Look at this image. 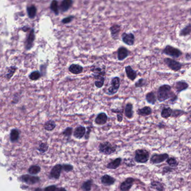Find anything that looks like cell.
<instances>
[{"mask_svg": "<svg viewBox=\"0 0 191 191\" xmlns=\"http://www.w3.org/2000/svg\"><path fill=\"white\" fill-rule=\"evenodd\" d=\"M16 69L14 67H11V68L9 70V73L7 75V77L8 79H10V77H12V76L14 74L15 71Z\"/></svg>", "mask_w": 191, "mask_h": 191, "instance_id": "f6af8a7d", "label": "cell"}, {"mask_svg": "<svg viewBox=\"0 0 191 191\" xmlns=\"http://www.w3.org/2000/svg\"><path fill=\"white\" fill-rule=\"evenodd\" d=\"M191 33V24L186 26L184 28L182 29L180 33V35L181 37H185Z\"/></svg>", "mask_w": 191, "mask_h": 191, "instance_id": "4dcf8cb0", "label": "cell"}, {"mask_svg": "<svg viewBox=\"0 0 191 191\" xmlns=\"http://www.w3.org/2000/svg\"><path fill=\"white\" fill-rule=\"evenodd\" d=\"M152 110L149 107H144L143 108L137 110V114L141 116H147L151 114Z\"/></svg>", "mask_w": 191, "mask_h": 191, "instance_id": "603a6c76", "label": "cell"}, {"mask_svg": "<svg viewBox=\"0 0 191 191\" xmlns=\"http://www.w3.org/2000/svg\"><path fill=\"white\" fill-rule=\"evenodd\" d=\"M86 133V129L85 127L80 126L75 129L74 131V136L77 139H81Z\"/></svg>", "mask_w": 191, "mask_h": 191, "instance_id": "44dd1931", "label": "cell"}, {"mask_svg": "<svg viewBox=\"0 0 191 191\" xmlns=\"http://www.w3.org/2000/svg\"><path fill=\"white\" fill-rule=\"evenodd\" d=\"M149 158V153L144 149H139L135 152V159L137 163H145L148 161Z\"/></svg>", "mask_w": 191, "mask_h": 191, "instance_id": "7a4b0ae2", "label": "cell"}, {"mask_svg": "<svg viewBox=\"0 0 191 191\" xmlns=\"http://www.w3.org/2000/svg\"><path fill=\"white\" fill-rule=\"evenodd\" d=\"M115 181V180L114 178L108 175H105L101 178L102 183L105 185H112L114 183Z\"/></svg>", "mask_w": 191, "mask_h": 191, "instance_id": "7402d4cb", "label": "cell"}, {"mask_svg": "<svg viewBox=\"0 0 191 191\" xmlns=\"http://www.w3.org/2000/svg\"><path fill=\"white\" fill-rule=\"evenodd\" d=\"M117 120L119 122H121L123 120V115L121 114H118L117 115Z\"/></svg>", "mask_w": 191, "mask_h": 191, "instance_id": "c3c4849f", "label": "cell"}, {"mask_svg": "<svg viewBox=\"0 0 191 191\" xmlns=\"http://www.w3.org/2000/svg\"><path fill=\"white\" fill-rule=\"evenodd\" d=\"M164 61L166 63V65L168 66L169 68L174 71H179L182 67V65L180 63L169 58H166Z\"/></svg>", "mask_w": 191, "mask_h": 191, "instance_id": "5b68a950", "label": "cell"}, {"mask_svg": "<svg viewBox=\"0 0 191 191\" xmlns=\"http://www.w3.org/2000/svg\"><path fill=\"white\" fill-rule=\"evenodd\" d=\"M146 100L152 105H154L157 102V98L153 92H150L146 95Z\"/></svg>", "mask_w": 191, "mask_h": 191, "instance_id": "d4e9b609", "label": "cell"}, {"mask_svg": "<svg viewBox=\"0 0 191 191\" xmlns=\"http://www.w3.org/2000/svg\"><path fill=\"white\" fill-rule=\"evenodd\" d=\"M121 162V158H117L114 161H112L111 163H108V165L107 166V168L111 169H115L119 166Z\"/></svg>", "mask_w": 191, "mask_h": 191, "instance_id": "484cf974", "label": "cell"}, {"mask_svg": "<svg viewBox=\"0 0 191 191\" xmlns=\"http://www.w3.org/2000/svg\"><path fill=\"white\" fill-rule=\"evenodd\" d=\"M167 163L171 167H176L178 165V161L174 157H168L167 160Z\"/></svg>", "mask_w": 191, "mask_h": 191, "instance_id": "836d02e7", "label": "cell"}, {"mask_svg": "<svg viewBox=\"0 0 191 191\" xmlns=\"http://www.w3.org/2000/svg\"><path fill=\"white\" fill-rule=\"evenodd\" d=\"M62 169V166L60 164H58V165L54 166L53 168L52 169L51 173H50L51 177L54 179H58L60 177Z\"/></svg>", "mask_w": 191, "mask_h": 191, "instance_id": "7c38bea8", "label": "cell"}, {"mask_svg": "<svg viewBox=\"0 0 191 191\" xmlns=\"http://www.w3.org/2000/svg\"><path fill=\"white\" fill-rule=\"evenodd\" d=\"M120 30H121L120 25L117 24H115L110 28V30L111 31V34L113 39H117Z\"/></svg>", "mask_w": 191, "mask_h": 191, "instance_id": "ac0fdd59", "label": "cell"}, {"mask_svg": "<svg viewBox=\"0 0 191 191\" xmlns=\"http://www.w3.org/2000/svg\"><path fill=\"white\" fill-rule=\"evenodd\" d=\"M35 191H42L41 190V189H40V188H37V189H36Z\"/></svg>", "mask_w": 191, "mask_h": 191, "instance_id": "f907efd6", "label": "cell"}, {"mask_svg": "<svg viewBox=\"0 0 191 191\" xmlns=\"http://www.w3.org/2000/svg\"><path fill=\"white\" fill-rule=\"evenodd\" d=\"M74 17L73 16H68V17H66V18H64L62 20V23L64 24H67L70 23L72 20H73Z\"/></svg>", "mask_w": 191, "mask_h": 191, "instance_id": "ab89813d", "label": "cell"}, {"mask_svg": "<svg viewBox=\"0 0 191 191\" xmlns=\"http://www.w3.org/2000/svg\"><path fill=\"white\" fill-rule=\"evenodd\" d=\"M128 56V51L125 47H120L117 51V58L119 61L125 60Z\"/></svg>", "mask_w": 191, "mask_h": 191, "instance_id": "30bf717a", "label": "cell"}, {"mask_svg": "<svg viewBox=\"0 0 191 191\" xmlns=\"http://www.w3.org/2000/svg\"><path fill=\"white\" fill-rule=\"evenodd\" d=\"M56 126L55 123L53 121H49L46 123L44 125V128L47 131H52L53 130Z\"/></svg>", "mask_w": 191, "mask_h": 191, "instance_id": "1f68e13d", "label": "cell"}, {"mask_svg": "<svg viewBox=\"0 0 191 191\" xmlns=\"http://www.w3.org/2000/svg\"><path fill=\"white\" fill-rule=\"evenodd\" d=\"M120 86V79L119 77H115L112 79L111 86L108 88L109 95H114L117 93Z\"/></svg>", "mask_w": 191, "mask_h": 191, "instance_id": "8992f818", "label": "cell"}, {"mask_svg": "<svg viewBox=\"0 0 191 191\" xmlns=\"http://www.w3.org/2000/svg\"><path fill=\"white\" fill-rule=\"evenodd\" d=\"M29 77L32 80H38L40 77V72L37 71L33 72L32 74L30 75Z\"/></svg>", "mask_w": 191, "mask_h": 191, "instance_id": "74e56055", "label": "cell"}, {"mask_svg": "<svg viewBox=\"0 0 191 191\" xmlns=\"http://www.w3.org/2000/svg\"><path fill=\"white\" fill-rule=\"evenodd\" d=\"M99 150L103 154L110 155L114 152L116 150V147L112 145L110 143L105 142L100 144Z\"/></svg>", "mask_w": 191, "mask_h": 191, "instance_id": "277c9868", "label": "cell"}, {"mask_svg": "<svg viewBox=\"0 0 191 191\" xmlns=\"http://www.w3.org/2000/svg\"><path fill=\"white\" fill-rule=\"evenodd\" d=\"M172 171V168H171V167H166V168H164V169H163V171L165 173H168L169 171Z\"/></svg>", "mask_w": 191, "mask_h": 191, "instance_id": "7dc6e473", "label": "cell"}, {"mask_svg": "<svg viewBox=\"0 0 191 191\" xmlns=\"http://www.w3.org/2000/svg\"><path fill=\"white\" fill-rule=\"evenodd\" d=\"M173 113V110L170 108H164L161 112V116L164 118H168L171 117Z\"/></svg>", "mask_w": 191, "mask_h": 191, "instance_id": "83f0119b", "label": "cell"}, {"mask_svg": "<svg viewBox=\"0 0 191 191\" xmlns=\"http://www.w3.org/2000/svg\"><path fill=\"white\" fill-rule=\"evenodd\" d=\"M37 8L34 5H32V6H28L27 7V12L29 15V17L31 19L34 18L35 16H36L37 14Z\"/></svg>", "mask_w": 191, "mask_h": 191, "instance_id": "4316f807", "label": "cell"}, {"mask_svg": "<svg viewBox=\"0 0 191 191\" xmlns=\"http://www.w3.org/2000/svg\"><path fill=\"white\" fill-rule=\"evenodd\" d=\"M19 136V133L16 130H12L11 134H10V139L12 141H15L18 139Z\"/></svg>", "mask_w": 191, "mask_h": 191, "instance_id": "e575fe53", "label": "cell"}, {"mask_svg": "<svg viewBox=\"0 0 191 191\" xmlns=\"http://www.w3.org/2000/svg\"><path fill=\"white\" fill-rule=\"evenodd\" d=\"M73 1L72 0H64L62 2L59 6L60 11L62 12L67 11L71 7Z\"/></svg>", "mask_w": 191, "mask_h": 191, "instance_id": "5bb4252c", "label": "cell"}, {"mask_svg": "<svg viewBox=\"0 0 191 191\" xmlns=\"http://www.w3.org/2000/svg\"><path fill=\"white\" fill-rule=\"evenodd\" d=\"M48 150V145L46 144V143H41L40 144V146L39 148V150L40 152H46V150Z\"/></svg>", "mask_w": 191, "mask_h": 191, "instance_id": "b9f144b4", "label": "cell"}, {"mask_svg": "<svg viewBox=\"0 0 191 191\" xmlns=\"http://www.w3.org/2000/svg\"><path fill=\"white\" fill-rule=\"evenodd\" d=\"M62 168L64 169L65 171L68 172V171H71L73 170V166L71 165L66 164V165H64V166H62Z\"/></svg>", "mask_w": 191, "mask_h": 191, "instance_id": "ee69618b", "label": "cell"}, {"mask_svg": "<svg viewBox=\"0 0 191 191\" xmlns=\"http://www.w3.org/2000/svg\"><path fill=\"white\" fill-rule=\"evenodd\" d=\"M171 86L169 85H163L160 86L157 93V99L160 102H163L170 98L171 102H174L177 99V97L171 91Z\"/></svg>", "mask_w": 191, "mask_h": 191, "instance_id": "6da1fadb", "label": "cell"}, {"mask_svg": "<svg viewBox=\"0 0 191 191\" xmlns=\"http://www.w3.org/2000/svg\"><path fill=\"white\" fill-rule=\"evenodd\" d=\"M125 114L126 117L129 119L131 118L133 116V106L131 103H128L126 105Z\"/></svg>", "mask_w": 191, "mask_h": 191, "instance_id": "cb8c5ba5", "label": "cell"}, {"mask_svg": "<svg viewBox=\"0 0 191 191\" xmlns=\"http://www.w3.org/2000/svg\"><path fill=\"white\" fill-rule=\"evenodd\" d=\"M152 188L157 189V191H163L164 189V185L162 183L158 182V181H152L151 183Z\"/></svg>", "mask_w": 191, "mask_h": 191, "instance_id": "f546056e", "label": "cell"}, {"mask_svg": "<svg viewBox=\"0 0 191 191\" xmlns=\"http://www.w3.org/2000/svg\"><path fill=\"white\" fill-rule=\"evenodd\" d=\"M96 81L94 83L95 86L98 88H101L104 85L105 77L101 76L96 78Z\"/></svg>", "mask_w": 191, "mask_h": 191, "instance_id": "d6a6232c", "label": "cell"}, {"mask_svg": "<svg viewBox=\"0 0 191 191\" xmlns=\"http://www.w3.org/2000/svg\"><path fill=\"white\" fill-rule=\"evenodd\" d=\"M146 84L145 80H144V79H140L139 80L137 81V82H136L135 84V86L136 88H141L143 87L144 86H145Z\"/></svg>", "mask_w": 191, "mask_h": 191, "instance_id": "f35d334b", "label": "cell"}, {"mask_svg": "<svg viewBox=\"0 0 191 191\" xmlns=\"http://www.w3.org/2000/svg\"><path fill=\"white\" fill-rule=\"evenodd\" d=\"M92 71L93 73V76H94L95 79L97 77H101V76L104 77L105 75V67H103V68H101L99 67H94L92 69Z\"/></svg>", "mask_w": 191, "mask_h": 191, "instance_id": "4fadbf2b", "label": "cell"}, {"mask_svg": "<svg viewBox=\"0 0 191 191\" xmlns=\"http://www.w3.org/2000/svg\"><path fill=\"white\" fill-rule=\"evenodd\" d=\"M73 129L71 127H68L64 130L63 132V134H64L66 136H70L72 134Z\"/></svg>", "mask_w": 191, "mask_h": 191, "instance_id": "7bdbcfd3", "label": "cell"}, {"mask_svg": "<svg viewBox=\"0 0 191 191\" xmlns=\"http://www.w3.org/2000/svg\"><path fill=\"white\" fill-rule=\"evenodd\" d=\"M184 111L180 110H174V111H173V113L171 116L173 117H179L180 115L183 114Z\"/></svg>", "mask_w": 191, "mask_h": 191, "instance_id": "60d3db41", "label": "cell"}, {"mask_svg": "<svg viewBox=\"0 0 191 191\" xmlns=\"http://www.w3.org/2000/svg\"><path fill=\"white\" fill-rule=\"evenodd\" d=\"M58 191H66V189L64 188H60Z\"/></svg>", "mask_w": 191, "mask_h": 191, "instance_id": "681fc988", "label": "cell"}, {"mask_svg": "<svg viewBox=\"0 0 191 191\" xmlns=\"http://www.w3.org/2000/svg\"><path fill=\"white\" fill-rule=\"evenodd\" d=\"M40 171V168L39 166H32L29 169V173L32 174H37Z\"/></svg>", "mask_w": 191, "mask_h": 191, "instance_id": "8d00e7d4", "label": "cell"}, {"mask_svg": "<svg viewBox=\"0 0 191 191\" xmlns=\"http://www.w3.org/2000/svg\"><path fill=\"white\" fill-rule=\"evenodd\" d=\"M107 121V116L105 113H101L97 116L95 123L97 125H104Z\"/></svg>", "mask_w": 191, "mask_h": 191, "instance_id": "ffe728a7", "label": "cell"}, {"mask_svg": "<svg viewBox=\"0 0 191 191\" xmlns=\"http://www.w3.org/2000/svg\"><path fill=\"white\" fill-rule=\"evenodd\" d=\"M83 67L77 64H72L69 67V71L73 74H80L83 72Z\"/></svg>", "mask_w": 191, "mask_h": 191, "instance_id": "2e32d148", "label": "cell"}, {"mask_svg": "<svg viewBox=\"0 0 191 191\" xmlns=\"http://www.w3.org/2000/svg\"><path fill=\"white\" fill-rule=\"evenodd\" d=\"M163 53L174 58H178L182 54V52L180 51V49L176 48L169 45L166 46V48L163 49Z\"/></svg>", "mask_w": 191, "mask_h": 191, "instance_id": "3957f363", "label": "cell"}, {"mask_svg": "<svg viewBox=\"0 0 191 191\" xmlns=\"http://www.w3.org/2000/svg\"><path fill=\"white\" fill-rule=\"evenodd\" d=\"M50 9L51 11L54 12L55 15H58L59 14V6H58V2L57 1L54 0L51 2L50 4Z\"/></svg>", "mask_w": 191, "mask_h": 191, "instance_id": "f1b7e54d", "label": "cell"}, {"mask_svg": "<svg viewBox=\"0 0 191 191\" xmlns=\"http://www.w3.org/2000/svg\"><path fill=\"white\" fill-rule=\"evenodd\" d=\"M168 157V154H154L150 159V162L153 164H159L167 160Z\"/></svg>", "mask_w": 191, "mask_h": 191, "instance_id": "52a82bcc", "label": "cell"}, {"mask_svg": "<svg viewBox=\"0 0 191 191\" xmlns=\"http://www.w3.org/2000/svg\"><path fill=\"white\" fill-rule=\"evenodd\" d=\"M122 40L126 44L130 46H132L135 42V36L131 33H124L122 34Z\"/></svg>", "mask_w": 191, "mask_h": 191, "instance_id": "ba28073f", "label": "cell"}, {"mask_svg": "<svg viewBox=\"0 0 191 191\" xmlns=\"http://www.w3.org/2000/svg\"><path fill=\"white\" fill-rule=\"evenodd\" d=\"M188 88V84L187 83H185L184 81H177L176 83L175 88L176 89V91L178 93H180L181 91H184L186 90Z\"/></svg>", "mask_w": 191, "mask_h": 191, "instance_id": "d6986e66", "label": "cell"}, {"mask_svg": "<svg viewBox=\"0 0 191 191\" xmlns=\"http://www.w3.org/2000/svg\"><path fill=\"white\" fill-rule=\"evenodd\" d=\"M21 178H22V180L25 182L31 184H33L37 183L40 180L39 178L37 177L30 176V175H23V177H21Z\"/></svg>", "mask_w": 191, "mask_h": 191, "instance_id": "e0dca14e", "label": "cell"}, {"mask_svg": "<svg viewBox=\"0 0 191 191\" xmlns=\"http://www.w3.org/2000/svg\"><path fill=\"white\" fill-rule=\"evenodd\" d=\"M125 71L127 76L131 81H134L137 76V72L134 70L130 66L126 67Z\"/></svg>", "mask_w": 191, "mask_h": 191, "instance_id": "8fae6325", "label": "cell"}, {"mask_svg": "<svg viewBox=\"0 0 191 191\" xmlns=\"http://www.w3.org/2000/svg\"><path fill=\"white\" fill-rule=\"evenodd\" d=\"M35 39V34L34 30V29H32L31 31L30 32V34L29 35V37L26 40V48L29 50L30 49L32 48L33 45V43Z\"/></svg>", "mask_w": 191, "mask_h": 191, "instance_id": "9a60e30c", "label": "cell"}, {"mask_svg": "<svg viewBox=\"0 0 191 191\" xmlns=\"http://www.w3.org/2000/svg\"></svg>", "mask_w": 191, "mask_h": 191, "instance_id": "816d5d0a", "label": "cell"}, {"mask_svg": "<svg viewBox=\"0 0 191 191\" xmlns=\"http://www.w3.org/2000/svg\"><path fill=\"white\" fill-rule=\"evenodd\" d=\"M92 183V182L91 180H87V182L83 183V185L82 186V188L83 189L84 191H90L91 189Z\"/></svg>", "mask_w": 191, "mask_h": 191, "instance_id": "d590c367", "label": "cell"}, {"mask_svg": "<svg viewBox=\"0 0 191 191\" xmlns=\"http://www.w3.org/2000/svg\"><path fill=\"white\" fill-rule=\"evenodd\" d=\"M134 181V179L132 178H128L123 183H121L120 186L121 190L122 191H127L129 190L132 185Z\"/></svg>", "mask_w": 191, "mask_h": 191, "instance_id": "9c48e42d", "label": "cell"}, {"mask_svg": "<svg viewBox=\"0 0 191 191\" xmlns=\"http://www.w3.org/2000/svg\"><path fill=\"white\" fill-rule=\"evenodd\" d=\"M56 190V187L55 185H51L48 187L46 188H45L44 191H55Z\"/></svg>", "mask_w": 191, "mask_h": 191, "instance_id": "bcb514c9", "label": "cell"}]
</instances>
